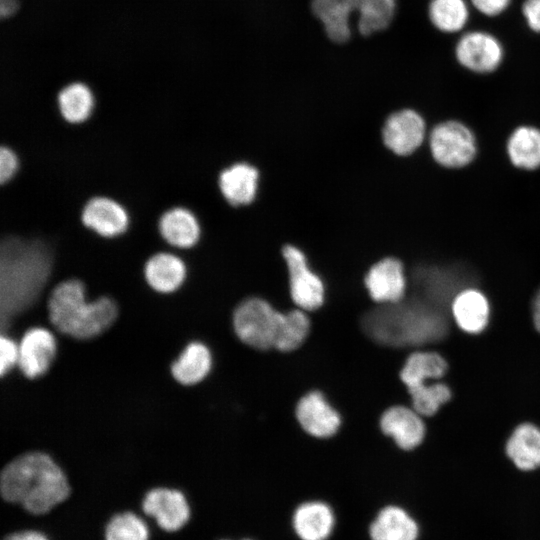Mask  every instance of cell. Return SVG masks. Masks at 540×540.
Instances as JSON below:
<instances>
[{
    "instance_id": "1",
    "label": "cell",
    "mask_w": 540,
    "mask_h": 540,
    "mask_svg": "<svg viewBox=\"0 0 540 540\" xmlns=\"http://www.w3.org/2000/svg\"><path fill=\"white\" fill-rule=\"evenodd\" d=\"M2 497L32 514L49 512L70 494L61 468L42 452H30L9 462L1 472Z\"/></svg>"
},
{
    "instance_id": "2",
    "label": "cell",
    "mask_w": 540,
    "mask_h": 540,
    "mask_svg": "<svg viewBox=\"0 0 540 540\" xmlns=\"http://www.w3.org/2000/svg\"><path fill=\"white\" fill-rule=\"evenodd\" d=\"M362 327L374 341L390 346L417 345L440 339L446 321L434 309L418 302L382 304L363 317Z\"/></svg>"
},
{
    "instance_id": "3",
    "label": "cell",
    "mask_w": 540,
    "mask_h": 540,
    "mask_svg": "<svg viewBox=\"0 0 540 540\" xmlns=\"http://www.w3.org/2000/svg\"><path fill=\"white\" fill-rule=\"evenodd\" d=\"M51 323L60 332L78 339L97 336L115 321L118 309L109 297L87 301L81 280L71 278L58 283L48 300Z\"/></svg>"
},
{
    "instance_id": "4",
    "label": "cell",
    "mask_w": 540,
    "mask_h": 540,
    "mask_svg": "<svg viewBox=\"0 0 540 540\" xmlns=\"http://www.w3.org/2000/svg\"><path fill=\"white\" fill-rule=\"evenodd\" d=\"M282 312L258 297L247 298L234 311L236 335L245 344L260 350L274 347Z\"/></svg>"
},
{
    "instance_id": "5",
    "label": "cell",
    "mask_w": 540,
    "mask_h": 540,
    "mask_svg": "<svg viewBox=\"0 0 540 540\" xmlns=\"http://www.w3.org/2000/svg\"><path fill=\"white\" fill-rule=\"evenodd\" d=\"M429 148L434 161L450 169L469 165L477 154L475 135L468 126L457 120L436 124L429 134Z\"/></svg>"
},
{
    "instance_id": "6",
    "label": "cell",
    "mask_w": 540,
    "mask_h": 540,
    "mask_svg": "<svg viewBox=\"0 0 540 540\" xmlns=\"http://www.w3.org/2000/svg\"><path fill=\"white\" fill-rule=\"evenodd\" d=\"M281 256L288 272L289 291L293 302L304 311L322 306L325 287L322 279L309 266L304 251L287 243L281 248Z\"/></svg>"
},
{
    "instance_id": "7",
    "label": "cell",
    "mask_w": 540,
    "mask_h": 540,
    "mask_svg": "<svg viewBox=\"0 0 540 540\" xmlns=\"http://www.w3.org/2000/svg\"><path fill=\"white\" fill-rule=\"evenodd\" d=\"M426 136V123L414 109L404 108L392 112L381 128L384 146L399 157L413 154Z\"/></svg>"
},
{
    "instance_id": "8",
    "label": "cell",
    "mask_w": 540,
    "mask_h": 540,
    "mask_svg": "<svg viewBox=\"0 0 540 540\" xmlns=\"http://www.w3.org/2000/svg\"><path fill=\"white\" fill-rule=\"evenodd\" d=\"M455 56L465 69L487 74L501 65L504 49L494 35L485 31H470L459 38L455 46Z\"/></svg>"
},
{
    "instance_id": "9",
    "label": "cell",
    "mask_w": 540,
    "mask_h": 540,
    "mask_svg": "<svg viewBox=\"0 0 540 540\" xmlns=\"http://www.w3.org/2000/svg\"><path fill=\"white\" fill-rule=\"evenodd\" d=\"M82 225L102 238L112 239L126 233L130 224L127 208L106 195H94L80 212Z\"/></svg>"
},
{
    "instance_id": "10",
    "label": "cell",
    "mask_w": 540,
    "mask_h": 540,
    "mask_svg": "<svg viewBox=\"0 0 540 540\" xmlns=\"http://www.w3.org/2000/svg\"><path fill=\"white\" fill-rule=\"evenodd\" d=\"M364 284L371 299L377 303L401 301L407 288L403 263L392 256L379 259L369 267Z\"/></svg>"
},
{
    "instance_id": "11",
    "label": "cell",
    "mask_w": 540,
    "mask_h": 540,
    "mask_svg": "<svg viewBox=\"0 0 540 540\" xmlns=\"http://www.w3.org/2000/svg\"><path fill=\"white\" fill-rule=\"evenodd\" d=\"M260 173L247 161L225 166L218 174L217 185L223 199L230 206H247L253 203L259 190Z\"/></svg>"
},
{
    "instance_id": "12",
    "label": "cell",
    "mask_w": 540,
    "mask_h": 540,
    "mask_svg": "<svg viewBox=\"0 0 540 540\" xmlns=\"http://www.w3.org/2000/svg\"><path fill=\"white\" fill-rule=\"evenodd\" d=\"M142 508L147 515L155 518L162 529L169 532L182 528L190 516L185 496L175 489L150 490L144 497Z\"/></svg>"
},
{
    "instance_id": "13",
    "label": "cell",
    "mask_w": 540,
    "mask_h": 540,
    "mask_svg": "<svg viewBox=\"0 0 540 540\" xmlns=\"http://www.w3.org/2000/svg\"><path fill=\"white\" fill-rule=\"evenodd\" d=\"M55 354L54 335L45 328H32L19 343L18 365L26 377L34 379L49 369Z\"/></svg>"
},
{
    "instance_id": "14",
    "label": "cell",
    "mask_w": 540,
    "mask_h": 540,
    "mask_svg": "<svg viewBox=\"0 0 540 540\" xmlns=\"http://www.w3.org/2000/svg\"><path fill=\"white\" fill-rule=\"evenodd\" d=\"M296 417L301 427L317 438L334 435L341 424L338 412L318 391L309 392L299 400L296 406Z\"/></svg>"
},
{
    "instance_id": "15",
    "label": "cell",
    "mask_w": 540,
    "mask_h": 540,
    "mask_svg": "<svg viewBox=\"0 0 540 540\" xmlns=\"http://www.w3.org/2000/svg\"><path fill=\"white\" fill-rule=\"evenodd\" d=\"M158 232L171 247L190 249L201 239L200 220L191 209L172 206L158 218Z\"/></svg>"
},
{
    "instance_id": "16",
    "label": "cell",
    "mask_w": 540,
    "mask_h": 540,
    "mask_svg": "<svg viewBox=\"0 0 540 540\" xmlns=\"http://www.w3.org/2000/svg\"><path fill=\"white\" fill-rule=\"evenodd\" d=\"M380 427L404 450L416 448L425 435L421 415L405 406H392L387 409L381 416Z\"/></svg>"
},
{
    "instance_id": "17",
    "label": "cell",
    "mask_w": 540,
    "mask_h": 540,
    "mask_svg": "<svg viewBox=\"0 0 540 540\" xmlns=\"http://www.w3.org/2000/svg\"><path fill=\"white\" fill-rule=\"evenodd\" d=\"M143 272L147 284L153 290L167 294L176 291L183 284L187 269L178 255L159 251L145 261Z\"/></svg>"
},
{
    "instance_id": "18",
    "label": "cell",
    "mask_w": 540,
    "mask_h": 540,
    "mask_svg": "<svg viewBox=\"0 0 540 540\" xmlns=\"http://www.w3.org/2000/svg\"><path fill=\"white\" fill-rule=\"evenodd\" d=\"M417 521L400 506L382 508L369 528L371 540H418Z\"/></svg>"
},
{
    "instance_id": "19",
    "label": "cell",
    "mask_w": 540,
    "mask_h": 540,
    "mask_svg": "<svg viewBox=\"0 0 540 540\" xmlns=\"http://www.w3.org/2000/svg\"><path fill=\"white\" fill-rule=\"evenodd\" d=\"M292 523L302 540H326L333 530L335 518L327 504L312 501L297 507Z\"/></svg>"
},
{
    "instance_id": "20",
    "label": "cell",
    "mask_w": 540,
    "mask_h": 540,
    "mask_svg": "<svg viewBox=\"0 0 540 540\" xmlns=\"http://www.w3.org/2000/svg\"><path fill=\"white\" fill-rule=\"evenodd\" d=\"M451 312L462 330L476 334L481 332L488 323L489 303L483 293L469 288L454 296Z\"/></svg>"
},
{
    "instance_id": "21",
    "label": "cell",
    "mask_w": 540,
    "mask_h": 540,
    "mask_svg": "<svg viewBox=\"0 0 540 540\" xmlns=\"http://www.w3.org/2000/svg\"><path fill=\"white\" fill-rule=\"evenodd\" d=\"M506 453L519 470L540 467V430L528 423L519 425L508 439Z\"/></svg>"
},
{
    "instance_id": "22",
    "label": "cell",
    "mask_w": 540,
    "mask_h": 540,
    "mask_svg": "<svg viewBox=\"0 0 540 540\" xmlns=\"http://www.w3.org/2000/svg\"><path fill=\"white\" fill-rule=\"evenodd\" d=\"M506 151L510 162L523 170H536L540 167V129L522 125L510 134Z\"/></svg>"
},
{
    "instance_id": "23",
    "label": "cell",
    "mask_w": 540,
    "mask_h": 540,
    "mask_svg": "<svg viewBox=\"0 0 540 540\" xmlns=\"http://www.w3.org/2000/svg\"><path fill=\"white\" fill-rule=\"evenodd\" d=\"M311 7L332 41L344 43L350 39V0H312Z\"/></svg>"
},
{
    "instance_id": "24",
    "label": "cell",
    "mask_w": 540,
    "mask_h": 540,
    "mask_svg": "<svg viewBox=\"0 0 540 540\" xmlns=\"http://www.w3.org/2000/svg\"><path fill=\"white\" fill-rule=\"evenodd\" d=\"M57 108L62 119L70 125L86 122L94 108L91 90L81 82L65 85L56 96Z\"/></svg>"
},
{
    "instance_id": "25",
    "label": "cell",
    "mask_w": 540,
    "mask_h": 540,
    "mask_svg": "<svg viewBox=\"0 0 540 540\" xmlns=\"http://www.w3.org/2000/svg\"><path fill=\"white\" fill-rule=\"evenodd\" d=\"M211 364L212 358L209 349L200 342H192L172 363L171 373L179 383L193 385L208 375Z\"/></svg>"
},
{
    "instance_id": "26",
    "label": "cell",
    "mask_w": 540,
    "mask_h": 540,
    "mask_svg": "<svg viewBox=\"0 0 540 540\" xmlns=\"http://www.w3.org/2000/svg\"><path fill=\"white\" fill-rule=\"evenodd\" d=\"M446 370L447 363L438 353L415 352L407 358L400 378L409 389L441 378Z\"/></svg>"
},
{
    "instance_id": "27",
    "label": "cell",
    "mask_w": 540,
    "mask_h": 540,
    "mask_svg": "<svg viewBox=\"0 0 540 540\" xmlns=\"http://www.w3.org/2000/svg\"><path fill=\"white\" fill-rule=\"evenodd\" d=\"M428 17L439 31L455 33L466 25L469 8L465 0H431L428 6Z\"/></svg>"
},
{
    "instance_id": "28",
    "label": "cell",
    "mask_w": 540,
    "mask_h": 540,
    "mask_svg": "<svg viewBox=\"0 0 540 540\" xmlns=\"http://www.w3.org/2000/svg\"><path fill=\"white\" fill-rule=\"evenodd\" d=\"M310 331V319L302 309L282 313L274 348L283 352L297 349Z\"/></svg>"
},
{
    "instance_id": "29",
    "label": "cell",
    "mask_w": 540,
    "mask_h": 540,
    "mask_svg": "<svg viewBox=\"0 0 540 540\" xmlns=\"http://www.w3.org/2000/svg\"><path fill=\"white\" fill-rule=\"evenodd\" d=\"M396 0H365L358 16V30L368 36L387 28L395 14Z\"/></svg>"
},
{
    "instance_id": "30",
    "label": "cell",
    "mask_w": 540,
    "mask_h": 540,
    "mask_svg": "<svg viewBox=\"0 0 540 540\" xmlns=\"http://www.w3.org/2000/svg\"><path fill=\"white\" fill-rule=\"evenodd\" d=\"M413 409L421 416L434 415L451 398L449 387L443 383H426L408 389Z\"/></svg>"
},
{
    "instance_id": "31",
    "label": "cell",
    "mask_w": 540,
    "mask_h": 540,
    "mask_svg": "<svg viewBox=\"0 0 540 540\" xmlns=\"http://www.w3.org/2000/svg\"><path fill=\"white\" fill-rule=\"evenodd\" d=\"M149 531L145 522L131 512L115 515L107 524L106 540H148Z\"/></svg>"
},
{
    "instance_id": "32",
    "label": "cell",
    "mask_w": 540,
    "mask_h": 540,
    "mask_svg": "<svg viewBox=\"0 0 540 540\" xmlns=\"http://www.w3.org/2000/svg\"><path fill=\"white\" fill-rule=\"evenodd\" d=\"M21 164L16 150L9 145L0 148V182L5 185L16 178Z\"/></svg>"
},
{
    "instance_id": "33",
    "label": "cell",
    "mask_w": 540,
    "mask_h": 540,
    "mask_svg": "<svg viewBox=\"0 0 540 540\" xmlns=\"http://www.w3.org/2000/svg\"><path fill=\"white\" fill-rule=\"evenodd\" d=\"M19 359V345L12 339L2 336L0 340V373L4 375Z\"/></svg>"
},
{
    "instance_id": "34",
    "label": "cell",
    "mask_w": 540,
    "mask_h": 540,
    "mask_svg": "<svg viewBox=\"0 0 540 540\" xmlns=\"http://www.w3.org/2000/svg\"><path fill=\"white\" fill-rule=\"evenodd\" d=\"M522 14L527 26L532 31L540 33V0H525Z\"/></svg>"
},
{
    "instance_id": "35",
    "label": "cell",
    "mask_w": 540,
    "mask_h": 540,
    "mask_svg": "<svg viewBox=\"0 0 540 540\" xmlns=\"http://www.w3.org/2000/svg\"><path fill=\"white\" fill-rule=\"evenodd\" d=\"M511 0H471L473 6L486 16H497L503 13Z\"/></svg>"
},
{
    "instance_id": "36",
    "label": "cell",
    "mask_w": 540,
    "mask_h": 540,
    "mask_svg": "<svg viewBox=\"0 0 540 540\" xmlns=\"http://www.w3.org/2000/svg\"><path fill=\"white\" fill-rule=\"evenodd\" d=\"M4 540H48L45 535L38 531H21L8 535Z\"/></svg>"
},
{
    "instance_id": "37",
    "label": "cell",
    "mask_w": 540,
    "mask_h": 540,
    "mask_svg": "<svg viewBox=\"0 0 540 540\" xmlns=\"http://www.w3.org/2000/svg\"><path fill=\"white\" fill-rule=\"evenodd\" d=\"M18 8L17 0H0V17L4 18L13 14Z\"/></svg>"
},
{
    "instance_id": "38",
    "label": "cell",
    "mask_w": 540,
    "mask_h": 540,
    "mask_svg": "<svg viewBox=\"0 0 540 540\" xmlns=\"http://www.w3.org/2000/svg\"><path fill=\"white\" fill-rule=\"evenodd\" d=\"M533 321L540 333V289L537 291L533 301Z\"/></svg>"
},
{
    "instance_id": "39",
    "label": "cell",
    "mask_w": 540,
    "mask_h": 540,
    "mask_svg": "<svg viewBox=\"0 0 540 540\" xmlns=\"http://www.w3.org/2000/svg\"><path fill=\"white\" fill-rule=\"evenodd\" d=\"M246 540H248V539H246Z\"/></svg>"
}]
</instances>
